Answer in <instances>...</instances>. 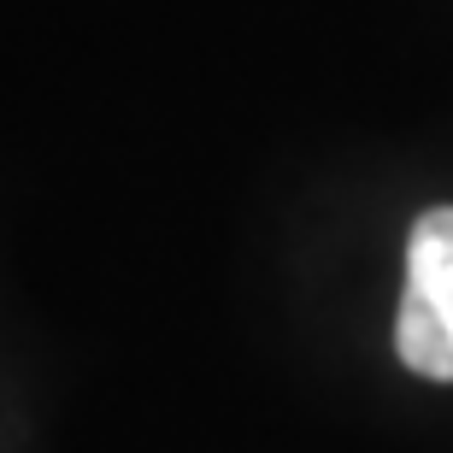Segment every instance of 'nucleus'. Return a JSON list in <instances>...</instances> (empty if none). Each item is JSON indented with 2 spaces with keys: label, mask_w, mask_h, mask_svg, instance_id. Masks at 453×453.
Masks as SVG:
<instances>
[{
  "label": "nucleus",
  "mask_w": 453,
  "mask_h": 453,
  "mask_svg": "<svg viewBox=\"0 0 453 453\" xmlns=\"http://www.w3.org/2000/svg\"><path fill=\"white\" fill-rule=\"evenodd\" d=\"M395 353L430 383H453V206H430L406 235V295Z\"/></svg>",
  "instance_id": "1"
}]
</instances>
